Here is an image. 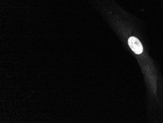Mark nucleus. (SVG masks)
<instances>
[{"label": "nucleus", "instance_id": "f257e3e1", "mask_svg": "<svg viewBox=\"0 0 163 123\" xmlns=\"http://www.w3.org/2000/svg\"><path fill=\"white\" fill-rule=\"evenodd\" d=\"M128 43L131 50L136 54H140L143 52V47L140 41L134 36H131L128 40Z\"/></svg>", "mask_w": 163, "mask_h": 123}]
</instances>
